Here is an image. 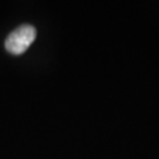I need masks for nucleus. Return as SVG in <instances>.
<instances>
[{
    "label": "nucleus",
    "instance_id": "1",
    "mask_svg": "<svg viewBox=\"0 0 159 159\" xmlns=\"http://www.w3.org/2000/svg\"><path fill=\"white\" fill-rule=\"evenodd\" d=\"M37 31L31 25H21L14 30L5 41L6 50L12 54H21L32 45Z\"/></svg>",
    "mask_w": 159,
    "mask_h": 159
}]
</instances>
